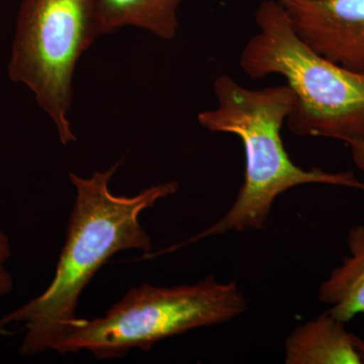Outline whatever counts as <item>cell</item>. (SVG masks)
<instances>
[{
    "mask_svg": "<svg viewBox=\"0 0 364 364\" xmlns=\"http://www.w3.org/2000/svg\"><path fill=\"white\" fill-rule=\"evenodd\" d=\"M121 160L88 178L69 173L75 186L66 242L56 272L44 293L0 318V328L23 324L26 335L20 353L35 356L53 350L76 316L79 298L95 273L114 254L153 250L152 239L140 223L141 214L178 191L177 181L144 189L134 196H116L109 181Z\"/></svg>",
    "mask_w": 364,
    "mask_h": 364,
    "instance_id": "6da1fadb",
    "label": "cell"
},
{
    "mask_svg": "<svg viewBox=\"0 0 364 364\" xmlns=\"http://www.w3.org/2000/svg\"><path fill=\"white\" fill-rule=\"evenodd\" d=\"M217 107L200 112V126L213 133L238 136L243 144L246 166L244 181L234 203L219 221L158 255L171 252L208 237L267 226L273 205L279 196L304 184H330L364 191V182L352 171L326 172L304 169L291 161L282 142L286 124L294 102L287 85L250 90L229 75L215 80Z\"/></svg>",
    "mask_w": 364,
    "mask_h": 364,
    "instance_id": "7a4b0ae2",
    "label": "cell"
},
{
    "mask_svg": "<svg viewBox=\"0 0 364 364\" xmlns=\"http://www.w3.org/2000/svg\"><path fill=\"white\" fill-rule=\"evenodd\" d=\"M258 32L244 46L239 63L249 77L282 76L294 102L287 119L299 136H323L345 143L364 141V73L320 56L294 32L277 0L261 2Z\"/></svg>",
    "mask_w": 364,
    "mask_h": 364,
    "instance_id": "3957f363",
    "label": "cell"
},
{
    "mask_svg": "<svg viewBox=\"0 0 364 364\" xmlns=\"http://www.w3.org/2000/svg\"><path fill=\"white\" fill-rule=\"evenodd\" d=\"M247 308L236 282H219L213 275L193 284H143L104 317L75 318L53 350L62 355L88 351L98 360L121 359L132 349L150 351L162 340L229 322Z\"/></svg>",
    "mask_w": 364,
    "mask_h": 364,
    "instance_id": "277c9868",
    "label": "cell"
},
{
    "mask_svg": "<svg viewBox=\"0 0 364 364\" xmlns=\"http://www.w3.org/2000/svg\"><path fill=\"white\" fill-rule=\"evenodd\" d=\"M98 37L93 0L21 2L7 75L32 91L63 145L76 140L68 119L74 72Z\"/></svg>",
    "mask_w": 364,
    "mask_h": 364,
    "instance_id": "5b68a950",
    "label": "cell"
},
{
    "mask_svg": "<svg viewBox=\"0 0 364 364\" xmlns=\"http://www.w3.org/2000/svg\"><path fill=\"white\" fill-rule=\"evenodd\" d=\"M299 39L320 56L364 73V0H277Z\"/></svg>",
    "mask_w": 364,
    "mask_h": 364,
    "instance_id": "8992f818",
    "label": "cell"
},
{
    "mask_svg": "<svg viewBox=\"0 0 364 364\" xmlns=\"http://www.w3.org/2000/svg\"><path fill=\"white\" fill-rule=\"evenodd\" d=\"M325 311L296 326L284 343L286 364H361L355 335Z\"/></svg>",
    "mask_w": 364,
    "mask_h": 364,
    "instance_id": "52a82bcc",
    "label": "cell"
},
{
    "mask_svg": "<svg viewBox=\"0 0 364 364\" xmlns=\"http://www.w3.org/2000/svg\"><path fill=\"white\" fill-rule=\"evenodd\" d=\"M349 254L320 284L318 298L327 312L347 323L364 314V226L352 227L347 234Z\"/></svg>",
    "mask_w": 364,
    "mask_h": 364,
    "instance_id": "ba28073f",
    "label": "cell"
},
{
    "mask_svg": "<svg viewBox=\"0 0 364 364\" xmlns=\"http://www.w3.org/2000/svg\"><path fill=\"white\" fill-rule=\"evenodd\" d=\"M100 36L124 26L143 28L159 39L170 41L179 28L182 0H93Z\"/></svg>",
    "mask_w": 364,
    "mask_h": 364,
    "instance_id": "9c48e42d",
    "label": "cell"
},
{
    "mask_svg": "<svg viewBox=\"0 0 364 364\" xmlns=\"http://www.w3.org/2000/svg\"><path fill=\"white\" fill-rule=\"evenodd\" d=\"M11 256V245L7 235L0 229V296H6L13 291V274L6 268L7 261Z\"/></svg>",
    "mask_w": 364,
    "mask_h": 364,
    "instance_id": "30bf717a",
    "label": "cell"
},
{
    "mask_svg": "<svg viewBox=\"0 0 364 364\" xmlns=\"http://www.w3.org/2000/svg\"><path fill=\"white\" fill-rule=\"evenodd\" d=\"M350 147L352 160L356 167L364 173V141H353L348 143Z\"/></svg>",
    "mask_w": 364,
    "mask_h": 364,
    "instance_id": "8fae6325",
    "label": "cell"
},
{
    "mask_svg": "<svg viewBox=\"0 0 364 364\" xmlns=\"http://www.w3.org/2000/svg\"><path fill=\"white\" fill-rule=\"evenodd\" d=\"M355 346L361 364H364V340L355 335Z\"/></svg>",
    "mask_w": 364,
    "mask_h": 364,
    "instance_id": "7c38bea8",
    "label": "cell"
},
{
    "mask_svg": "<svg viewBox=\"0 0 364 364\" xmlns=\"http://www.w3.org/2000/svg\"><path fill=\"white\" fill-rule=\"evenodd\" d=\"M7 334L6 330L4 329V328H0V336H2V335Z\"/></svg>",
    "mask_w": 364,
    "mask_h": 364,
    "instance_id": "4fadbf2b",
    "label": "cell"
}]
</instances>
